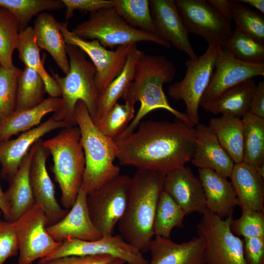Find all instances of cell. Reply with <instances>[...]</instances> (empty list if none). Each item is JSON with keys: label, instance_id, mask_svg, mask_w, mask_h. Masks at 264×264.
Returning <instances> with one entry per match:
<instances>
[{"label": "cell", "instance_id": "25", "mask_svg": "<svg viewBox=\"0 0 264 264\" xmlns=\"http://www.w3.org/2000/svg\"><path fill=\"white\" fill-rule=\"evenodd\" d=\"M60 23L52 14L42 12L37 15L33 29L39 47L47 51L60 69L66 74L70 66Z\"/></svg>", "mask_w": 264, "mask_h": 264}, {"label": "cell", "instance_id": "18", "mask_svg": "<svg viewBox=\"0 0 264 264\" xmlns=\"http://www.w3.org/2000/svg\"><path fill=\"white\" fill-rule=\"evenodd\" d=\"M163 190L173 198L186 215L194 212L202 215L206 209L201 181L189 167H178L166 174Z\"/></svg>", "mask_w": 264, "mask_h": 264}, {"label": "cell", "instance_id": "9", "mask_svg": "<svg viewBox=\"0 0 264 264\" xmlns=\"http://www.w3.org/2000/svg\"><path fill=\"white\" fill-rule=\"evenodd\" d=\"M197 225L198 236L205 242V264H246L243 241L231 231L233 214L221 219L208 209Z\"/></svg>", "mask_w": 264, "mask_h": 264}, {"label": "cell", "instance_id": "47", "mask_svg": "<svg viewBox=\"0 0 264 264\" xmlns=\"http://www.w3.org/2000/svg\"><path fill=\"white\" fill-rule=\"evenodd\" d=\"M249 112L257 116L264 118V82L258 83L252 93Z\"/></svg>", "mask_w": 264, "mask_h": 264}, {"label": "cell", "instance_id": "51", "mask_svg": "<svg viewBox=\"0 0 264 264\" xmlns=\"http://www.w3.org/2000/svg\"><path fill=\"white\" fill-rule=\"evenodd\" d=\"M125 262L120 259L116 258L109 264H124Z\"/></svg>", "mask_w": 264, "mask_h": 264}, {"label": "cell", "instance_id": "7", "mask_svg": "<svg viewBox=\"0 0 264 264\" xmlns=\"http://www.w3.org/2000/svg\"><path fill=\"white\" fill-rule=\"evenodd\" d=\"M85 39L97 40L105 47L136 44L138 42L154 43L167 48L171 44L158 34L133 27L120 17L113 7L90 13L88 20L71 31Z\"/></svg>", "mask_w": 264, "mask_h": 264}, {"label": "cell", "instance_id": "17", "mask_svg": "<svg viewBox=\"0 0 264 264\" xmlns=\"http://www.w3.org/2000/svg\"><path fill=\"white\" fill-rule=\"evenodd\" d=\"M77 124L68 121H57L50 117L36 128L22 132L14 139L0 142V175L10 183L18 172L21 163L31 146L51 131Z\"/></svg>", "mask_w": 264, "mask_h": 264}, {"label": "cell", "instance_id": "2", "mask_svg": "<svg viewBox=\"0 0 264 264\" xmlns=\"http://www.w3.org/2000/svg\"><path fill=\"white\" fill-rule=\"evenodd\" d=\"M176 72L175 65L165 56L143 52L135 63L133 80L122 97L125 102L135 104L138 101L140 106L131 123L117 136L115 142L132 133L142 119L156 109L167 110L176 119L192 126L185 113L171 106L163 90L164 84L171 82Z\"/></svg>", "mask_w": 264, "mask_h": 264}, {"label": "cell", "instance_id": "23", "mask_svg": "<svg viewBox=\"0 0 264 264\" xmlns=\"http://www.w3.org/2000/svg\"><path fill=\"white\" fill-rule=\"evenodd\" d=\"M205 195L206 209L221 219L233 213L239 202L233 185L227 178L209 169H198Z\"/></svg>", "mask_w": 264, "mask_h": 264}, {"label": "cell", "instance_id": "40", "mask_svg": "<svg viewBox=\"0 0 264 264\" xmlns=\"http://www.w3.org/2000/svg\"><path fill=\"white\" fill-rule=\"evenodd\" d=\"M231 17L236 29L264 44V17L239 0H230Z\"/></svg>", "mask_w": 264, "mask_h": 264}, {"label": "cell", "instance_id": "50", "mask_svg": "<svg viewBox=\"0 0 264 264\" xmlns=\"http://www.w3.org/2000/svg\"><path fill=\"white\" fill-rule=\"evenodd\" d=\"M240 2L247 3L258 10L262 14L264 13V0H241Z\"/></svg>", "mask_w": 264, "mask_h": 264}, {"label": "cell", "instance_id": "43", "mask_svg": "<svg viewBox=\"0 0 264 264\" xmlns=\"http://www.w3.org/2000/svg\"><path fill=\"white\" fill-rule=\"evenodd\" d=\"M19 252L18 240L14 222L0 220V264Z\"/></svg>", "mask_w": 264, "mask_h": 264}, {"label": "cell", "instance_id": "14", "mask_svg": "<svg viewBox=\"0 0 264 264\" xmlns=\"http://www.w3.org/2000/svg\"><path fill=\"white\" fill-rule=\"evenodd\" d=\"M107 255L123 260L127 264H148L142 253L127 242L121 235L102 236L92 241L69 239L47 257L39 260V263L53 259L69 256Z\"/></svg>", "mask_w": 264, "mask_h": 264}, {"label": "cell", "instance_id": "41", "mask_svg": "<svg viewBox=\"0 0 264 264\" xmlns=\"http://www.w3.org/2000/svg\"><path fill=\"white\" fill-rule=\"evenodd\" d=\"M22 71L14 66L10 68L0 66V124L15 111L18 81Z\"/></svg>", "mask_w": 264, "mask_h": 264}, {"label": "cell", "instance_id": "29", "mask_svg": "<svg viewBox=\"0 0 264 264\" xmlns=\"http://www.w3.org/2000/svg\"><path fill=\"white\" fill-rule=\"evenodd\" d=\"M235 164L243 161L244 125L242 118L228 115L210 118L208 125Z\"/></svg>", "mask_w": 264, "mask_h": 264}, {"label": "cell", "instance_id": "10", "mask_svg": "<svg viewBox=\"0 0 264 264\" xmlns=\"http://www.w3.org/2000/svg\"><path fill=\"white\" fill-rule=\"evenodd\" d=\"M131 186V177L119 175L87 196L90 220L102 237L113 235L126 209Z\"/></svg>", "mask_w": 264, "mask_h": 264}, {"label": "cell", "instance_id": "11", "mask_svg": "<svg viewBox=\"0 0 264 264\" xmlns=\"http://www.w3.org/2000/svg\"><path fill=\"white\" fill-rule=\"evenodd\" d=\"M18 264H33L57 250L62 242L55 241L47 231V219L43 206L35 203L16 221Z\"/></svg>", "mask_w": 264, "mask_h": 264}, {"label": "cell", "instance_id": "52", "mask_svg": "<svg viewBox=\"0 0 264 264\" xmlns=\"http://www.w3.org/2000/svg\"><path fill=\"white\" fill-rule=\"evenodd\" d=\"M1 213H1V211L0 210V214H1Z\"/></svg>", "mask_w": 264, "mask_h": 264}, {"label": "cell", "instance_id": "28", "mask_svg": "<svg viewBox=\"0 0 264 264\" xmlns=\"http://www.w3.org/2000/svg\"><path fill=\"white\" fill-rule=\"evenodd\" d=\"M61 102L60 97H49L33 108L15 111L0 124V142L39 125L45 115L58 109Z\"/></svg>", "mask_w": 264, "mask_h": 264}, {"label": "cell", "instance_id": "30", "mask_svg": "<svg viewBox=\"0 0 264 264\" xmlns=\"http://www.w3.org/2000/svg\"><path fill=\"white\" fill-rule=\"evenodd\" d=\"M143 52L136 45L132 49L120 74L99 95L95 112L90 117L92 121L104 115L120 98L123 97L133 80L135 63Z\"/></svg>", "mask_w": 264, "mask_h": 264}, {"label": "cell", "instance_id": "12", "mask_svg": "<svg viewBox=\"0 0 264 264\" xmlns=\"http://www.w3.org/2000/svg\"><path fill=\"white\" fill-rule=\"evenodd\" d=\"M60 29L66 44L77 47L91 60L96 69L95 83L99 95L120 74L129 54L136 45H120L110 50L97 40H87L74 35L68 29L67 22H61Z\"/></svg>", "mask_w": 264, "mask_h": 264}, {"label": "cell", "instance_id": "37", "mask_svg": "<svg viewBox=\"0 0 264 264\" xmlns=\"http://www.w3.org/2000/svg\"><path fill=\"white\" fill-rule=\"evenodd\" d=\"M134 105L129 101L124 104L117 102L104 115L92 121L101 132L114 141L133 119Z\"/></svg>", "mask_w": 264, "mask_h": 264}, {"label": "cell", "instance_id": "46", "mask_svg": "<svg viewBox=\"0 0 264 264\" xmlns=\"http://www.w3.org/2000/svg\"><path fill=\"white\" fill-rule=\"evenodd\" d=\"M115 259L107 255L69 256L53 259L38 264H109Z\"/></svg>", "mask_w": 264, "mask_h": 264}, {"label": "cell", "instance_id": "13", "mask_svg": "<svg viewBox=\"0 0 264 264\" xmlns=\"http://www.w3.org/2000/svg\"><path fill=\"white\" fill-rule=\"evenodd\" d=\"M188 33L203 38L208 45L221 46L233 33L231 22L205 0H176Z\"/></svg>", "mask_w": 264, "mask_h": 264}, {"label": "cell", "instance_id": "38", "mask_svg": "<svg viewBox=\"0 0 264 264\" xmlns=\"http://www.w3.org/2000/svg\"><path fill=\"white\" fill-rule=\"evenodd\" d=\"M221 47L240 61L254 64L264 63V44L236 28Z\"/></svg>", "mask_w": 264, "mask_h": 264}, {"label": "cell", "instance_id": "26", "mask_svg": "<svg viewBox=\"0 0 264 264\" xmlns=\"http://www.w3.org/2000/svg\"><path fill=\"white\" fill-rule=\"evenodd\" d=\"M35 143L22 159L17 173L4 192L11 206V222L16 221L36 203L29 178L30 165L36 148Z\"/></svg>", "mask_w": 264, "mask_h": 264}, {"label": "cell", "instance_id": "4", "mask_svg": "<svg viewBox=\"0 0 264 264\" xmlns=\"http://www.w3.org/2000/svg\"><path fill=\"white\" fill-rule=\"evenodd\" d=\"M74 118L80 130L85 157L81 188L88 196L120 175V168L114 164L118 148L112 138L94 125L87 107L81 100L75 105Z\"/></svg>", "mask_w": 264, "mask_h": 264}, {"label": "cell", "instance_id": "1", "mask_svg": "<svg viewBox=\"0 0 264 264\" xmlns=\"http://www.w3.org/2000/svg\"><path fill=\"white\" fill-rule=\"evenodd\" d=\"M136 132L115 142L121 165L165 175L191 161L197 143L195 127L176 119L146 121Z\"/></svg>", "mask_w": 264, "mask_h": 264}, {"label": "cell", "instance_id": "27", "mask_svg": "<svg viewBox=\"0 0 264 264\" xmlns=\"http://www.w3.org/2000/svg\"><path fill=\"white\" fill-rule=\"evenodd\" d=\"M256 85L254 78L245 80L225 90L202 108L214 114L242 117L249 111Z\"/></svg>", "mask_w": 264, "mask_h": 264}, {"label": "cell", "instance_id": "15", "mask_svg": "<svg viewBox=\"0 0 264 264\" xmlns=\"http://www.w3.org/2000/svg\"><path fill=\"white\" fill-rule=\"evenodd\" d=\"M264 76V63L240 61L221 47L214 72L200 106L202 108L228 88L249 79Z\"/></svg>", "mask_w": 264, "mask_h": 264}, {"label": "cell", "instance_id": "21", "mask_svg": "<svg viewBox=\"0 0 264 264\" xmlns=\"http://www.w3.org/2000/svg\"><path fill=\"white\" fill-rule=\"evenodd\" d=\"M205 248L204 239L198 236L180 243L155 236L149 245L148 264H205Z\"/></svg>", "mask_w": 264, "mask_h": 264}, {"label": "cell", "instance_id": "45", "mask_svg": "<svg viewBox=\"0 0 264 264\" xmlns=\"http://www.w3.org/2000/svg\"><path fill=\"white\" fill-rule=\"evenodd\" d=\"M246 264H264V237L243 239Z\"/></svg>", "mask_w": 264, "mask_h": 264}, {"label": "cell", "instance_id": "8", "mask_svg": "<svg viewBox=\"0 0 264 264\" xmlns=\"http://www.w3.org/2000/svg\"><path fill=\"white\" fill-rule=\"evenodd\" d=\"M221 46L208 45L205 52L185 62V76L169 87V96L176 101L182 100L185 113L192 126L199 123V108L202 97L212 77Z\"/></svg>", "mask_w": 264, "mask_h": 264}, {"label": "cell", "instance_id": "34", "mask_svg": "<svg viewBox=\"0 0 264 264\" xmlns=\"http://www.w3.org/2000/svg\"><path fill=\"white\" fill-rule=\"evenodd\" d=\"M46 92L44 83L33 69L25 66L18 81L15 111L33 108L44 101Z\"/></svg>", "mask_w": 264, "mask_h": 264}, {"label": "cell", "instance_id": "19", "mask_svg": "<svg viewBox=\"0 0 264 264\" xmlns=\"http://www.w3.org/2000/svg\"><path fill=\"white\" fill-rule=\"evenodd\" d=\"M151 13L158 34L171 45L186 53L189 58L197 56L174 0H149Z\"/></svg>", "mask_w": 264, "mask_h": 264}, {"label": "cell", "instance_id": "49", "mask_svg": "<svg viewBox=\"0 0 264 264\" xmlns=\"http://www.w3.org/2000/svg\"><path fill=\"white\" fill-rule=\"evenodd\" d=\"M0 210L4 220L11 221L12 215L11 206L6 199L5 193L2 191L0 184Z\"/></svg>", "mask_w": 264, "mask_h": 264}, {"label": "cell", "instance_id": "24", "mask_svg": "<svg viewBox=\"0 0 264 264\" xmlns=\"http://www.w3.org/2000/svg\"><path fill=\"white\" fill-rule=\"evenodd\" d=\"M229 178L242 210L264 212V177L256 169L235 164Z\"/></svg>", "mask_w": 264, "mask_h": 264}, {"label": "cell", "instance_id": "6", "mask_svg": "<svg viewBox=\"0 0 264 264\" xmlns=\"http://www.w3.org/2000/svg\"><path fill=\"white\" fill-rule=\"evenodd\" d=\"M44 144L52 156V172L61 191V204L70 209L81 188L85 168L80 129L78 126L63 128Z\"/></svg>", "mask_w": 264, "mask_h": 264}, {"label": "cell", "instance_id": "22", "mask_svg": "<svg viewBox=\"0 0 264 264\" xmlns=\"http://www.w3.org/2000/svg\"><path fill=\"white\" fill-rule=\"evenodd\" d=\"M197 143L191 160L198 169H209L229 178L235 163L208 126H195Z\"/></svg>", "mask_w": 264, "mask_h": 264}, {"label": "cell", "instance_id": "5", "mask_svg": "<svg viewBox=\"0 0 264 264\" xmlns=\"http://www.w3.org/2000/svg\"><path fill=\"white\" fill-rule=\"evenodd\" d=\"M66 50L70 66L68 72L61 77L51 69V76L60 88L61 97L60 106L51 117L57 121L76 124L74 110L78 101L84 102L90 117L95 112L99 96L95 83L96 69L77 47L66 44Z\"/></svg>", "mask_w": 264, "mask_h": 264}, {"label": "cell", "instance_id": "3", "mask_svg": "<svg viewBox=\"0 0 264 264\" xmlns=\"http://www.w3.org/2000/svg\"><path fill=\"white\" fill-rule=\"evenodd\" d=\"M165 175L138 170L131 177L125 211L118 223L119 235L139 251H149L154 236L153 226L157 202L163 191Z\"/></svg>", "mask_w": 264, "mask_h": 264}, {"label": "cell", "instance_id": "20", "mask_svg": "<svg viewBox=\"0 0 264 264\" xmlns=\"http://www.w3.org/2000/svg\"><path fill=\"white\" fill-rule=\"evenodd\" d=\"M87 196L81 188L73 205L65 217L47 226V232L55 241L63 242L69 239L92 241L102 237L90 220L87 205Z\"/></svg>", "mask_w": 264, "mask_h": 264}, {"label": "cell", "instance_id": "16", "mask_svg": "<svg viewBox=\"0 0 264 264\" xmlns=\"http://www.w3.org/2000/svg\"><path fill=\"white\" fill-rule=\"evenodd\" d=\"M35 143L36 148L30 168V182L35 202L41 204L44 209L48 226L63 219L69 209H62L56 198L54 186L46 167L49 151L42 138Z\"/></svg>", "mask_w": 264, "mask_h": 264}, {"label": "cell", "instance_id": "33", "mask_svg": "<svg viewBox=\"0 0 264 264\" xmlns=\"http://www.w3.org/2000/svg\"><path fill=\"white\" fill-rule=\"evenodd\" d=\"M185 216L181 208L163 190L159 197L154 215V236L169 238L174 228L184 227Z\"/></svg>", "mask_w": 264, "mask_h": 264}, {"label": "cell", "instance_id": "42", "mask_svg": "<svg viewBox=\"0 0 264 264\" xmlns=\"http://www.w3.org/2000/svg\"><path fill=\"white\" fill-rule=\"evenodd\" d=\"M241 217L232 220L231 231L243 239L264 237V212L242 210Z\"/></svg>", "mask_w": 264, "mask_h": 264}, {"label": "cell", "instance_id": "35", "mask_svg": "<svg viewBox=\"0 0 264 264\" xmlns=\"http://www.w3.org/2000/svg\"><path fill=\"white\" fill-rule=\"evenodd\" d=\"M112 0L113 7L116 12L130 25L143 31L158 34L153 21L149 0Z\"/></svg>", "mask_w": 264, "mask_h": 264}, {"label": "cell", "instance_id": "39", "mask_svg": "<svg viewBox=\"0 0 264 264\" xmlns=\"http://www.w3.org/2000/svg\"><path fill=\"white\" fill-rule=\"evenodd\" d=\"M18 21L7 9L0 6V66H14L13 53L17 49L19 37Z\"/></svg>", "mask_w": 264, "mask_h": 264}, {"label": "cell", "instance_id": "48", "mask_svg": "<svg viewBox=\"0 0 264 264\" xmlns=\"http://www.w3.org/2000/svg\"><path fill=\"white\" fill-rule=\"evenodd\" d=\"M208 3L217 12L228 22L232 21L230 0H208Z\"/></svg>", "mask_w": 264, "mask_h": 264}, {"label": "cell", "instance_id": "32", "mask_svg": "<svg viewBox=\"0 0 264 264\" xmlns=\"http://www.w3.org/2000/svg\"><path fill=\"white\" fill-rule=\"evenodd\" d=\"M244 125L242 162L258 170L264 167V118L245 114Z\"/></svg>", "mask_w": 264, "mask_h": 264}, {"label": "cell", "instance_id": "44", "mask_svg": "<svg viewBox=\"0 0 264 264\" xmlns=\"http://www.w3.org/2000/svg\"><path fill=\"white\" fill-rule=\"evenodd\" d=\"M66 8V18L69 19L75 11L90 13L113 7L112 0H62Z\"/></svg>", "mask_w": 264, "mask_h": 264}, {"label": "cell", "instance_id": "36", "mask_svg": "<svg viewBox=\"0 0 264 264\" xmlns=\"http://www.w3.org/2000/svg\"><path fill=\"white\" fill-rule=\"evenodd\" d=\"M0 6L17 19L19 31L27 27L31 19L45 10L55 11L64 7L62 0H0Z\"/></svg>", "mask_w": 264, "mask_h": 264}, {"label": "cell", "instance_id": "31", "mask_svg": "<svg viewBox=\"0 0 264 264\" xmlns=\"http://www.w3.org/2000/svg\"><path fill=\"white\" fill-rule=\"evenodd\" d=\"M17 49L19 58L25 66L35 70L42 78L46 92L49 97L58 98L61 96V91L57 83L44 66L40 54L41 49L37 44L33 27L28 26L20 32Z\"/></svg>", "mask_w": 264, "mask_h": 264}]
</instances>
